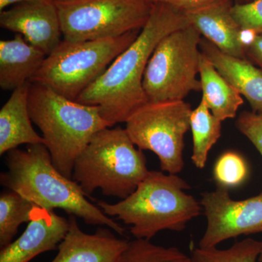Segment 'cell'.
Instances as JSON below:
<instances>
[{
    "label": "cell",
    "mask_w": 262,
    "mask_h": 262,
    "mask_svg": "<svg viewBox=\"0 0 262 262\" xmlns=\"http://www.w3.org/2000/svg\"><path fill=\"white\" fill-rule=\"evenodd\" d=\"M188 26L184 11L155 3L149 18L135 40L76 101L99 106L103 119L112 126L125 123L136 110L149 102L143 80L155 48L165 36Z\"/></svg>",
    "instance_id": "6da1fadb"
},
{
    "label": "cell",
    "mask_w": 262,
    "mask_h": 262,
    "mask_svg": "<svg viewBox=\"0 0 262 262\" xmlns=\"http://www.w3.org/2000/svg\"><path fill=\"white\" fill-rule=\"evenodd\" d=\"M8 170L1 173L0 184L48 210L61 209L82 219L89 225L106 226L123 236L125 229L86 198L78 183L65 177L53 165L44 144L7 153Z\"/></svg>",
    "instance_id": "7a4b0ae2"
},
{
    "label": "cell",
    "mask_w": 262,
    "mask_h": 262,
    "mask_svg": "<svg viewBox=\"0 0 262 262\" xmlns=\"http://www.w3.org/2000/svg\"><path fill=\"white\" fill-rule=\"evenodd\" d=\"M190 188L178 174L149 170L125 199L117 203L100 201L97 206L108 216L131 225L135 238L150 241L160 231L182 232L201 214V202L185 192Z\"/></svg>",
    "instance_id": "3957f363"
},
{
    "label": "cell",
    "mask_w": 262,
    "mask_h": 262,
    "mask_svg": "<svg viewBox=\"0 0 262 262\" xmlns=\"http://www.w3.org/2000/svg\"><path fill=\"white\" fill-rule=\"evenodd\" d=\"M29 110L42 134L57 170L72 179L75 160L95 134L112 126L98 106L68 99L42 84L32 83Z\"/></svg>",
    "instance_id": "277c9868"
},
{
    "label": "cell",
    "mask_w": 262,
    "mask_h": 262,
    "mask_svg": "<svg viewBox=\"0 0 262 262\" xmlns=\"http://www.w3.org/2000/svg\"><path fill=\"white\" fill-rule=\"evenodd\" d=\"M106 127L95 134L77 157L72 180L86 195L96 189L124 200L135 192L149 170L145 155L137 149L126 130Z\"/></svg>",
    "instance_id": "5b68a950"
},
{
    "label": "cell",
    "mask_w": 262,
    "mask_h": 262,
    "mask_svg": "<svg viewBox=\"0 0 262 262\" xmlns=\"http://www.w3.org/2000/svg\"><path fill=\"white\" fill-rule=\"evenodd\" d=\"M140 32L80 42L63 39L46 56L30 82L42 84L63 97L76 101L130 46Z\"/></svg>",
    "instance_id": "8992f818"
},
{
    "label": "cell",
    "mask_w": 262,
    "mask_h": 262,
    "mask_svg": "<svg viewBox=\"0 0 262 262\" xmlns=\"http://www.w3.org/2000/svg\"><path fill=\"white\" fill-rule=\"evenodd\" d=\"M201 35L192 26L165 36L150 57L143 87L150 102L183 101L201 91Z\"/></svg>",
    "instance_id": "52a82bcc"
},
{
    "label": "cell",
    "mask_w": 262,
    "mask_h": 262,
    "mask_svg": "<svg viewBox=\"0 0 262 262\" xmlns=\"http://www.w3.org/2000/svg\"><path fill=\"white\" fill-rule=\"evenodd\" d=\"M54 3L63 39L80 42L140 32L155 3L153 0H64Z\"/></svg>",
    "instance_id": "ba28073f"
},
{
    "label": "cell",
    "mask_w": 262,
    "mask_h": 262,
    "mask_svg": "<svg viewBox=\"0 0 262 262\" xmlns=\"http://www.w3.org/2000/svg\"><path fill=\"white\" fill-rule=\"evenodd\" d=\"M192 112L184 100L149 101L127 119L125 129L139 149L158 156L162 171L179 174L184 166V137L190 129Z\"/></svg>",
    "instance_id": "9c48e42d"
},
{
    "label": "cell",
    "mask_w": 262,
    "mask_h": 262,
    "mask_svg": "<svg viewBox=\"0 0 262 262\" xmlns=\"http://www.w3.org/2000/svg\"><path fill=\"white\" fill-rule=\"evenodd\" d=\"M201 196L207 226L199 247H216L223 241L238 236L262 233V192L234 201L229 196V189L218 187Z\"/></svg>",
    "instance_id": "30bf717a"
},
{
    "label": "cell",
    "mask_w": 262,
    "mask_h": 262,
    "mask_svg": "<svg viewBox=\"0 0 262 262\" xmlns=\"http://www.w3.org/2000/svg\"><path fill=\"white\" fill-rule=\"evenodd\" d=\"M0 27L21 34L46 56L56 49L63 37L56 5L48 0H32L0 12Z\"/></svg>",
    "instance_id": "8fae6325"
},
{
    "label": "cell",
    "mask_w": 262,
    "mask_h": 262,
    "mask_svg": "<svg viewBox=\"0 0 262 262\" xmlns=\"http://www.w3.org/2000/svg\"><path fill=\"white\" fill-rule=\"evenodd\" d=\"M70 227V220L36 206L23 234L1 248L0 262H29L41 253L58 249Z\"/></svg>",
    "instance_id": "7c38bea8"
},
{
    "label": "cell",
    "mask_w": 262,
    "mask_h": 262,
    "mask_svg": "<svg viewBox=\"0 0 262 262\" xmlns=\"http://www.w3.org/2000/svg\"><path fill=\"white\" fill-rule=\"evenodd\" d=\"M233 5L231 0H211L184 13L189 25L221 51L236 58H246L241 42L242 29L232 13Z\"/></svg>",
    "instance_id": "4fadbf2b"
},
{
    "label": "cell",
    "mask_w": 262,
    "mask_h": 262,
    "mask_svg": "<svg viewBox=\"0 0 262 262\" xmlns=\"http://www.w3.org/2000/svg\"><path fill=\"white\" fill-rule=\"evenodd\" d=\"M70 227L58 246V252L51 262H117L128 241L117 237L106 228L94 234L84 232L77 219L70 215Z\"/></svg>",
    "instance_id": "5bb4252c"
},
{
    "label": "cell",
    "mask_w": 262,
    "mask_h": 262,
    "mask_svg": "<svg viewBox=\"0 0 262 262\" xmlns=\"http://www.w3.org/2000/svg\"><path fill=\"white\" fill-rule=\"evenodd\" d=\"M201 53L249 102L253 113H262V71L247 58L224 53L206 39H201Z\"/></svg>",
    "instance_id": "9a60e30c"
},
{
    "label": "cell",
    "mask_w": 262,
    "mask_h": 262,
    "mask_svg": "<svg viewBox=\"0 0 262 262\" xmlns=\"http://www.w3.org/2000/svg\"><path fill=\"white\" fill-rule=\"evenodd\" d=\"M29 82L13 91L0 110V155L22 144H46L32 126L29 110Z\"/></svg>",
    "instance_id": "2e32d148"
},
{
    "label": "cell",
    "mask_w": 262,
    "mask_h": 262,
    "mask_svg": "<svg viewBox=\"0 0 262 262\" xmlns=\"http://www.w3.org/2000/svg\"><path fill=\"white\" fill-rule=\"evenodd\" d=\"M40 50L29 44L21 34L0 41V87L14 91L30 82L46 58Z\"/></svg>",
    "instance_id": "e0dca14e"
},
{
    "label": "cell",
    "mask_w": 262,
    "mask_h": 262,
    "mask_svg": "<svg viewBox=\"0 0 262 262\" xmlns=\"http://www.w3.org/2000/svg\"><path fill=\"white\" fill-rule=\"evenodd\" d=\"M199 75L202 99L211 113L221 121L234 118L244 103L242 96L203 53Z\"/></svg>",
    "instance_id": "ac0fdd59"
},
{
    "label": "cell",
    "mask_w": 262,
    "mask_h": 262,
    "mask_svg": "<svg viewBox=\"0 0 262 262\" xmlns=\"http://www.w3.org/2000/svg\"><path fill=\"white\" fill-rule=\"evenodd\" d=\"M222 122L211 113L203 99L198 107L192 110L190 118L193 139L192 160L198 169L205 168L210 150L220 139Z\"/></svg>",
    "instance_id": "d6986e66"
},
{
    "label": "cell",
    "mask_w": 262,
    "mask_h": 262,
    "mask_svg": "<svg viewBox=\"0 0 262 262\" xmlns=\"http://www.w3.org/2000/svg\"><path fill=\"white\" fill-rule=\"evenodd\" d=\"M35 204L15 191L0 195V246H8L18 232L19 226L29 223Z\"/></svg>",
    "instance_id": "ffe728a7"
},
{
    "label": "cell",
    "mask_w": 262,
    "mask_h": 262,
    "mask_svg": "<svg viewBox=\"0 0 262 262\" xmlns=\"http://www.w3.org/2000/svg\"><path fill=\"white\" fill-rule=\"evenodd\" d=\"M262 251V241L245 239L227 249L216 247L194 248L192 262H257Z\"/></svg>",
    "instance_id": "44dd1931"
},
{
    "label": "cell",
    "mask_w": 262,
    "mask_h": 262,
    "mask_svg": "<svg viewBox=\"0 0 262 262\" xmlns=\"http://www.w3.org/2000/svg\"><path fill=\"white\" fill-rule=\"evenodd\" d=\"M117 262H192L178 248L164 247L150 241L135 239L128 241Z\"/></svg>",
    "instance_id": "7402d4cb"
},
{
    "label": "cell",
    "mask_w": 262,
    "mask_h": 262,
    "mask_svg": "<svg viewBox=\"0 0 262 262\" xmlns=\"http://www.w3.org/2000/svg\"><path fill=\"white\" fill-rule=\"evenodd\" d=\"M248 168L246 160L238 153L227 151L215 162L213 177L218 187L230 189L238 187L246 181Z\"/></svg>",
    "instance_id": "603a6c76"
},
{
    "label": "cell",
    "mask_w": 262,
    "mask_h": 262,
    "mask_svg": "<svg viewBox=\"0 0 262 262\" xmlns=\"http://www.w3.org/2000/svg\"><path fill=\"white\" fill-rule=\"evenodd\" d=\"M232 13L241 29L262 34V0L234 5Z\"/></svg>",
    "instance_id": "cb8c5ba5"
},
{
    "label": "cell",
    "mask_w": 262,
    "mask_h": 262,
    "mask_svg": "<svg viewBox=\"0 0 262 262\" xmlns=\"http://www.w3.org/2000/svg\"><path fill=\"white\" fill-rule=\"evenodd\" d=\"M236 127L262 156V113L244 112L237 117Z\"/></svg>",
    "instance_id": "d4e9b609"
},
{
    "label": "cell",
    "mask_w": 262,
    "mask_h": 262,
    "mask_svg": "<svg viewBox=\"0 0 262 262\" xmlns=\"http://www.w3.org/2000/svg\"><path fill=\"white\" fill-rule=\"evenodd\" d=\"M211 0H153L154 3H163L185 12L209 3Z\"/></svg>",
    "instance_id": "484cf974"
},
{
    "label": "cell",
    "mask_w": 262,
    "mask_h": 262,
    "mask_svg": "<svg viewBox=\"0 0 262 262\" xmlns=\"http://www.w3.org/2000/svg\"><path fill=\"white\" fill-rule=\"evenodd\" d=\"M246 54L262 71V34H258L252 44L246 48Z\"/></svg>",
    "instance_id": "4316f807"
},
{
    "label": "cell",
    "mask_w": 262,
    "mask_h": 262,
    "mask_svg": "<svg viewBox=\"0 0 262 262\" xmlns=\"http://www.w3.org/2000/svg\"><path fill=\"white\" fill-rule=\"evenodd\" d=\"M29 1H32V0H0V12L6 10L11 5H18Z\"/></svg>",
    "instance_id": "83f0119b"
},
{
    "label": "cell",
    "mask_w": 262,
    "mask_h": 262,
    "mask_svg": "<svg viewBox=\"0 0 262 262\" xmlns=\"http://www.w3.org/2000/svg\"><path fill=\"white\" fill-rule=\"evenodd\" d=\"M258 261L262 262V251H261V253H260L259 256H258Z\"/></svg>",
    "instance_id": "f1b7e54d"
},
{
    "label": "cell",
    "mask_w": 262,
    "mask_h": 262,
    "mask_svg": "<svg viewBox=\"0 0 262 262\" xmlns=\"http://www.w3.org/2000/svg\"><path fill=\"white\" fill-rule=\"evenodd\" d=\"M48 1L52 2V3H58V2L64 1V0H48Z\"/></svg>",
    "instance_id": "f546056e"
},
{
    "label": "cell",
    "mask_w": 262,
    "mask_h": 262,
    "mask_svg": "<svg viewBox=\"0 0 262 262\" xmlns=\"http://www.w3.org/2000/svg\"><path fill=\"white\" fill-rule=\"evenodd\" d=\"M253 1V0H248L247 3H249V2Z\"/></svg>",
    "instance_id": "4dcf8cb0"
}]
</instances>
